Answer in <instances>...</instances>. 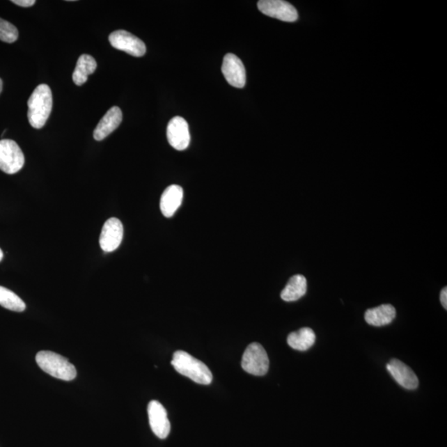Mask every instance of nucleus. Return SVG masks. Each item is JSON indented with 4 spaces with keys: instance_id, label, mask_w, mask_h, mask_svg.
Wrapping results in <instances>:
<instances>
[{
    "instance_id": "obj_17",
    "label": "nucleus",
    "mask_w": 447,
    "mask_h": 447,
    "mask_svg": "<svg viewBox=\"0 0 447 447\" xmlns=\"http://www.w3.org/2000/svg\"><path fill=\"white\" fill-rule=\"evenodd\" d=\"M306 279L304 275L292 276L286 287L281 292V298L285 301H295L304 297L306 292Z\"/></svg>"
},
{
    "instance_id": "obj_23",
    "label": "nucleus",
    "mask_w": 447,
    "mask_h": 447,
    "mask_svg": "<svg viewBox=\"0 0 447 447\" xmlns=\"http://www.w3.org/2000/svg\"><path fill=\"white\" fill-rule=\"evenodd\" d=\"M3 91V81L1 79H0V94H1V92Z\"/></svg>"
},
{
    "instance_id": "obj_16",
    "label": "nucleus",
    "mask_w": 447,
    "mask_h": 447,
    "mask_svg": "<svg viewBox=\"0 0 447 447\" xmlns=\"http://www.w3.org/2000/svg\"><path fill=\"white\" fill-rule=\"evenodd\" d=\"M97 68L96 61L90 55L83 54L79 58L76 69L72 74V80L77 86L84 85L90 74Z\"/></svg>"
},
{
    "instance_id": "obj_15",
    "label": "nucleus",
    "mask_w": 447,
    "mask_h": 447,
    "mask_svg": "<svg viewBox=\"0 0 447 447\" xmlns=\"http://www.w3.org/2000/svg\"><path fill=\"white\" fill-rule=\"evenodd\" d=\"M395 317L396 310L391 304H383L375 308L368 309L365 314L366 322L374 327L389 325Z\"/></svg>"
},
{
    "instance_id": "obj_6",
    "label": "nucleus",
    "mask_w": 447,
    "mask_h": 447,
    "mask_svg": "<svg viewBox=\"0 0 447 447\" xmlns=\"http://www.w3.org/2000/svg\"><path fill=\"white\" fill-rule=\"evenodd\" d=\"M113 47L127 54L140 58L146 54V46L142 40L125 30H117L109 37Z\"/></svg>"
},
{
    "instance_id": "obj_22",
    "label": "nucleus",
    "mask_w": 447,
    "mask_h": 447,
    "mask_svg": "<svg viewBox=\"0 0 447 447\" xmlns=\"http://www.w3.org/2000/svg\"><path fill=\"white\" fill-rule=\"evenodd\" d=\"M441 302L442 306L446 310L447 309V288H444L442 289L440 297Z\"/></svg>"
},
{
    "instance_id": "obj_21",
    "label": "nucleus",
    "mask_w": 447,
    "mask_h": 447,
    "mask_svg": "<svg viewBox=\"0 0 447 447\" xmlns=\"http://www.w3.org/2000/svg\"><path fill=\"white\" fill-rule=\"evenodd\" d=\"M12 3L16 4L21 7L29 8L34 6V3H36L35 0H13Z\"/></svg>"
},
{
    "instance_id": "obj_3",
    "label": "nucleus",
    "mask_w": 447,
    "mask_h": 447,
    "mask_svg": "<svg viewBox=\"0 0 447 447\" xmlns=\"http://www.w3.org/2000/svg\"><path fill=\"white\" fill-rule=\"evenodd\" d=\"M36 361L43 371L56 379L64 381H72L76 379L77 375L76 368L67 359L58 354L43 350L37 354Z\"/></svg>"
},
{
    "instance_id": "obj_1",
    "label": "nucleus",
    "mask_w": 447,
    "mask_h": 447,
    "mask_svg": "<svg viewBox=\"0 0 447 447\" xmlns=\"http://www.w3.org/2000/svg\"><path fill=\"white\" fill-rule=\"evenodd\" d=\"M28 105L29 124L34 129H42L52 112V94L50 87L46 84L37 86L30 96Z\"/></svg>"
},
{
    "instance_id": "obj_4",
    "label": "nucleus",
    "mask_w": 447,
    "mask_h": 447,
    "mask_svg": "<svg viewBox=\"0 0 447 447\" xmlns=\"http://www.w3.org/2000/svg\"><path fill=\"white\" fill-rule=\"evenodd\" d=\"M241 366L249 374L264 376L268 372L269 368L268 354L260 344L252 343L245 350Z\"/></svg>"
},
{
    "instance_id": "obj_11",
    "label": "nucleus",
    "mask_w": 447,
    "mask_h": 447,
    "mask_svg": "<svg viewBox=\"0 0 447 447\" xmlns=\"http://www.w3.org/2000/svg\"><path fill=\"white\" fill-rule=\"evenodd\" d=\"M222 73L226 80L236 88H243L246 83V72L241 60L234 54L226 55L223 60Z\"/></svg>"
},
{
    "instance_id": "obj_2",
    "label": "nucleus",
    "mask_w": 447,
    "mask_h": 447,
    "mask_svg": "<svg viewBox=\"0 0 447 447\" xmlns=\"http://www.w3.org/2000/svg\"><path fill=\"white\" fill-rule=\"evenodd\" d=\"M171 363L179 374L187 377L196 384L208 385L212 382L213 376L209 368L182 350H178L173 354Z\"/></svg>"
},
{
    "instance_id": "obj_12",
    "label": "nucleus",
    "mask_w": 447,
    "mask_h": 447,
    "mask_svg": "<svg viewBox=\"0 0 447 447\" xmlns=\"http://www.w3.org/2000/svg\"><path fill=\"white\" fill-rule=\"evenodd\" d=\"M386 367L390 375L402 388L414 390L418 387L419 381L417 375L405 363L393 359Z\"/></svg>"
},
{
    "instance_id": "obj_19",
    "label": "nucleus",
    "mask_w": 447,
    "mask_h": 447,
    "mask_svg": "<svg viewBox=\"0 0 447 447\" xmlns=\"http://www.w3.org/2000/svg\"><path fill=\"white\" fill-rule=\"evenodd\" d=\"M0 306L13 312L22 313L26 309L25 302L6 288L0 286Z\"/></svg>"
},
{
    "instance_id": "obj_9",
    "label": "nucleus",
    "mask_w": 447,
    "mask_h": 447,
    "mask_svg": "<svg viewBox=\"0 0 447 447\" xmlns=\"http://www.w3.org/2000/svg\"><path fill=\"white\" fill-rule=\"evenodd\" d=\"M166 137L173 148L179 151L185 150L191 141L189 126L187 120L180 116L173 118L166 129Z\"/></svg>"
},
{
    "instance_id": "obj_24",
    "label": "nucleus",
    "mask_w": 447,
    "mask_h": 447,
    "mask_svg": "<svg viewBox=\"0 0 447 447\" xmlns=\"http://www.w3.org/2000/svg\"><path fill=\"white\" fill-rule=\"evenodd\" d=\"M3 251H1V249H0V261L3 260Z\"/></svg>"
},
{
    "instance_id": "obj_8",
    "label": "nucleus",
    "mask_w": 447,
    "mask_h": 447,
    "mask_svg": "<svg viewBox=\"0 0 447 447\" xmlns=\"http://www.w3.org/2000/svg\"><path fill=\"white\" fill-rule=\"evenodd\" d=\"M124 237V226L119 219H109L102 228L100 236V246L103 251L111 253L116 251Z\"/></svg>"
},
{
    "instance_id": "obj_13",
    "label": "nucleus",
    "mask_w": 447,
    "mask_h": 447,
    "mask_svg": "<svg viewBox=\"0 0 447 447\" xmlns=\"http://www.w3.org/2000/svg\"><path fill=\"white\" fill-rule=\"evenodd\" d=\"M122 119L123 113L119 107H113L109 109L94 131V139L96 141H102L113 133L121 124Z\"/></svg>"
},
{
    "instance_id": "obj_14",
    "label": "nucleus",
    "mask_w": 447,
    "mask_h": 447,
    "mask_svg": "<svg viewBox=\"0 0 447 447\" xmlns=\"http://www.w3.org/2000/svg\"><path fill=\"white\" fill-rule=\"evenodd\" d=\"M183 200L182 188L178 185H172L166 188L161 196L160 209L166 218H170L176 213Z\"/></svg>"
},
{
    "instance_id": "obj_20",
    "label": "nucleus",
    "mask_w": 447,
    "mask_h": 447,
    "mask_svg": "<svg viewBox=\"0 0 447 447\" xmlns=\"http://www.w3.org/2000/svg\"><path fill=\"white\" fill-rule=\"evenodd\" d=\"M17 38H19V31L15 26L10 22L0 19V40L13 43L17 41Z\"/></svg>"
},
{
    "instance_id": "obj_10",
    "label": "nucleus",
    "mask_w": 447,
    "mask_h": 447,
    "mask_svg": "<svg viewBox=\"0 0 447 447\" xmlns=\"http://www.w3.org/2000/svg\"><path fill=\"white\" fill-rule=\"evenodd\" d=\"M148 414L152 432L160 439L168 437L171 424L165 407L159 402L151 401L148 403Z\"/></svg>"
},
{
    "instance_id": "obj_5",
    "label": "nucleus",
    "mask_w": 447,
    "mask_h": 447,
    "mask_svg": "<svg viewBox=\"0 0 447 447\" xmlns=\"http://www.w3.org/2000/svg\"><path fill=\"white\" fill-rule=\"evenodd\" d=\"M24 163V152L14 140H0V170L2 172L10 175L19 173Z\"/></svg>"
},
{
    "instance_id": "obj_7",
    "label": "nucleus",
    "mask_w": 447,
    "mask_h": 447,
    "mask_svg": "<svg viewBox=\"0 0 447 447\" xmlns=\"http://www.w3.org/2000/svg\"><path fill=\"white\" fill-rule=\"evenodd\" d=\"M258 8L262 14L281 21L292 23L298 19L295 6L282 0H261L258 3Z\"/></svg>"
},
{
    "instance_id": "obj_18",
    "label": "nucleus",
    "mask_w": 447,
    "mask_h": 447,
    "mask_svg": "<svg viewBox=\"0 0 447 447\" xmlns=\"http://www.w3.org/2000/svg\"><path fill=\"white\" fill-rule=\"evenodd\" d=\"M315 332L308 327L292 332L288 337V345L299 352H306L309 350L315 344Z\"/></svg>"
}]
</instances>
